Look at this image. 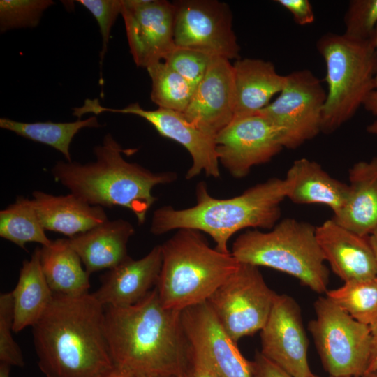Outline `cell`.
I'll return each mask as SVG.
<instances>
[{
  "label": "cell",
  "instance_id": "8fae6325",
  "mask_svg": "<svg viewBox=\"0 0 377 377\" xmlns=\"http://www.w3.org/2000/svg\"><path fill=\"white\" fill-rule=\"evenodd\" d=\"M172 3L176 46L228 60L240 58L227 3L217 0H178Z\"/></svg>",
  "mask_w": 377,
  "mask_h": 377
},
{
  "label": "cell",
  "instance_id": "ab89813d",
  "mask_svg": "<svg viewBox=\"0 0 377 377\" xmlns=\"http://www.w3.org/2000/svg\"><path fill=\"white\" fill-rule=\"evenodd\" d=\"M370 327V355L366 372L377 369V321Z\"/></svg>",
  "mask_w": 377,
  "mask_h": 377
},
{
  "label": "cell",
  "instance_id": "e0dca14e",
  "mask_svg": "<svg viewBox=\"0 0 377 377\" xmlns=\"http://www.w3.org/2000/svg\"><path fill=\"white\" fill-rule=\"evenodd\" d=\"M234 69L230 60L214 57L182 112L187 120L214 138L235 117Z\"/></svg>",
  "mask_w": 377,
  "mask_h": 377
},
{
  "label": "cell",
  "instance_id": "3957f363",
  "mask_svg": "<svg viewBox=\"0 0 377 377\" xmlns=\"http://www.w3.org/2000/svg\"><path fill=\"white\" fill-rule=\"evenodd\" d=\"M124 149L110 133L94 149L95 161L87 163L57 161L51 173L60 183L82 200L92 205L112 208L121 207L135 215L138 223L157 200L153 188L177 179L173 172H152L124 159Z\"/></svg>",
  "mask_w": 377,
  "mask_h": 377
},
{
  "label": "cell",
  "instance_id": "b9f144b4",
  "mask_svg": "<svg viewBox=\"0 0 377 377\" xmlns=\"http://www.w3.org/2000/svg\"><path fill=\"white\" fill-rule=\"evenodd\" d=\"M370 242L371 244L372 248L374 249L376 261H377V227L373 231V232L369 235Z\"/></svg>",
  "mask_w": 377,
  "mask_h": 377
},
{
  "label": "cell",
  "instance_id": "8d00e7d4",
  "mask_svg": "<svg viewBox=\"0 0 377 377\" xmlns=\"http://www.w3.org/2000/svg\"><path fill=\"white\" fill-rule=\"evenodd\" d=\"M252 377H293L257 351L251 361ZM310 377H320L312 375Z\"/></svg>",
  "mask_w": 377,
  "mask_h": 377
},
{
  "label": "cell",
  "instance_id": "836d02e7",
  "mask_svg": "<svg viewBox=\"0 0 377 377\" xmlns=\"http://www.w3.org/2000/svg\"><path fill=\"white\" fill-rule=\"evenodd\" d=\"M13 318L11 293H1L0 295V361L1 363L9 366L23 367L24 361L22 353L12 337Z\"/></svg>",
  "mask_w": 377,
  "mask_h": 377
},
{
  "label": "cell",
  "instance_id": "d590c367",
  "mask_svg": "<svg viewBox=\"0 0 377 377\" xmlns=\"http://www.w3.org/2000/svg\"><path fill=\"white\" fill-rule=\"evenodd\" d=\"M276 2L286 9L294 22L300 26L310 24L315 20L313 8L309 0H277Z\"/></svg>",
  "mask_w": 377,
  "mask_h": 377
},
{
  "label": "cell",
  "instance_id": "f6af8a7d",
  "mask_svg": "<svg viewBox=\"0 0 377 377\" xmlns=\"http://www.w3.org/2000/svg\"><path fill=\"white\" fill-rule=\"evenodd\" d=\"M358 377H377V369L367 371Z\"/></svg>",
  "mask_w": 377,
  "mask_h": 377
},
{
  "label": "cell",
  "instance_id": "2e32d148",
  "mask_svg": "<svg viewBox=\"0 0 377 377\" xmlns=\"http://www.w3.org/2000/svg\"><path fill=\"white\" fill-rule=\"evenodd\" d=\"M261 354L293 377H310L309 340L300 306L286 294H276L260 330Z\"/></svg>",
  "mask_w": 377,
  "mask_h": 377
},
{
  "label": "cell",
  "instance_id": "ffe728a7",
  "mask_svg": "<svg viewBox=\"0 0 377 377\" xmlns=\"http://www.w3.org/2000/svg\"><path fill=\"white\" fill-rule=\"evenodd\" d=\"M134 232L130 222L119 219L108 220L68 239L86 271L91 274L111 269L127 259V244Z\"/></svg>",
  "mask_w": 377,
  "mask_h": 377
},
{
  "label": "cell",
  "instance_id": "d4e9b609",
  "mask_svg": "<svg viewBox=\"0 0 377 377\" xmlns=\"http://www.w3.org/2000/svg\"><path fill=\"white\" fill-rule=\"evenodd\" d=\"M40 247L29 260H24L16 286L11 293L13 304V330L18 332L33 327L44 313L53 297L40 261Z\"/></svg>",
  "mask_w": 377,
  "mask_h": 377
},
{
  "label": "cell",
  "instance_id": "5b68a950",
  "mask_svg": "<svg viewBox=\"0 0 377 377\" xmlns=\"http://www.w3.org/2000/svg\"><path fill=\"white\" fill-rule=\"evenodd\" d=\"M162 266L156 288L163 305L184 309L207 302L237 269L231 252L212 248L202 232L177 230L161 244Z\"/></svg>",
  "mask_w": 377,
  "mask_h": 377
},
{
  "label": "cell",
  "instance_id": "5bb4252c",
  "mask_svg": "<svg viewBox=\"0 0 377 377\" xmlns=\"http://www.w3.org/2000/svg\"><path fill=\"white\" fill-rule=\"evenodd\" d=\"M181 318L192 352L217 377H252L251 361L242 355L207 302L184 309Z\"/></svg>",
  "mask_w": 377,
  "mask_h": 377
},
{
  "label": "cell",
  "instance_id": "4dcf8cb0",
  "mask_svg": "<svg viewBox=\"0 0 377 377\" xmlns=\"http://www.w3.org/2000/svg\"><path fill=\"white\" fill-rule=\"evenodd\" d=\"M52 0H1L0 31L36 27Z\"/></svg>",
  "mask_w": 377,
  "mask_h": 377
},
{
  "label": "cell",
  "instance_id": "ba28073f",
  "mask_svg": "<svg viewBox=\"0 0 377 377\" xmlns=\"http://www.w3.org/2000/svg\"><path fill=\"white\" fill-rule=\"evenodd\" d=\"M309 323L324 369L332 377H358L367 371L370 327L353 318L327 296L314 302Z\"/></svg>",
  "mask_w": 377,
  "mask_h": 377
},
{
  "label": "cell",
  "instance_id": "74e56055",
  "mask_svg": "<svg viewBox=\"0 0 377 377\" xmlns=\"http://www.w3.org/2000/svg\"><path fill=\"white\" fill-rule=\"evenodd\" d=\"M177 377H217L196 357L191 349L190 360L185 370Z\"/></svg>",
  "mask_w": 377,
  "mask_h": 377
},
{
  "label": "cell",
  "instance_id": "ac0fdd59",
  "mask_svg": "<svg viewBox=\"0 0 377 377\" xmlns=\"http://www.w3.org/2000/svg\"><path fill=\"white\" fill-rule=\"evenodd\" d=\"M316 236L325 261L344 283L377 277L369 236L355 233L333 219L316 227Z\"/></svg>",
  "mask_w": 377,
  "mask_h": 377
},
{
  "label": "cell",
  "instance_id": "f1b7e54d",
  "mask_svg": "<svg viewBox=\"0 0 377 377\" xmlns=\"http://www.w3.org/2000/svg\"><path fill=\"white\" fill-rule=\"evenodd\" d=\"M325 294L357 322L371 327L377 321V277L345 282Z\"/></svg>",
  "mask_w": 377,
  "mask_h": 377
},
{
  "label": "cell",
  "instance_id": "e575fe53",
  "mask_svg": "<svg viewBox=\"0 0 377 377\" xmlns=\"http://www.w3.org/2000/svg\"><path fill=\"white\" fill-rule=\"evenodd\" d=\"M96 19L102 38L100 52V83L103 84L102 65L108 50L111 29L121 13L122 0H77Z\"/></svg>",
  "mask_w": 377,
  "mask_h": 377
},
{
  "label": "cell",
  "instance_id": "f546056e",
  "mask_svg": "<svg viewBox=\"0 0 377 377\" xmlns=\"http://www.w3.org/2000/svg\"><path fill=\"white\" fill-rule=\"evenodd\" d=\"M151 80V99L158 108L183 112L195 89L165 61L147 68Z\"/></svg>",
  "mask_w": 377,
  "mask_h": 377
},
{
  "label": "cell",
  "instance_id": "f35d334b",
  "mask_svg": "<svg viewBox=\"0 0 377 377\" xmlns=\"http://www.w3.org/2000/svg\"><path fill=\"white\" fill-rule=\"evenodd\" d=\"M363 106L368 112L376 117V120L367 126L369 133L377 135V89L373 90L366 98Z\"/></svg>",
  "mask_w": 377,
  "mask_h": 377
},
{
  "label": "cell",
  "instance_id": "603a6c76",
  "mask_svg": "<svg viewBox=\"0 0 377 377\" xmlns=\"http://www.w3.org/2000/svg\"><path fill=\"white\" fill-rule=\"evenodd\" d=\"M235 87V117L258 113L285 86L286 76L261 59L244 58L232 64Z\"/></svg>",
  "mask_w": 377,
  "mask_h": 377
},
{
  "label": "cell",
  "instance_id": "7c38bea8",
  "mask_svg": "<svg viewBox=\"0 0 377 377\" xmlns=\"http://www.w3.org/2000/svg\"><path fill=\"white\" fill-rule=\"evenodd\" d=\"M105 112L138 116L152 125L159 135L182 145L192 158V164L186 174L187 179L202 172L207 177H220L214 138L198 129L182 112L161 108L145 110L138 103H131L121 109L110 108L101 105L97 98H87L81 107L73 109V115L80 119L85 114L98 115Z\"/></svg>",
  "mask_w": 377,
  "mask_h": 377
},
{
  "label": "cell",
  "instance_id": "9a60e30c",
  "mask_svg": "<svg viewBox=\"0 0 377 377\" xmlns=\"http://www.w3.org/2000/svg\"><path fill=\"white\" fill-rule=\"evenodd\" d=\"M130 52L147 68L175 47V7L165 0H122L121 13Z\"/></svg>",
  "mask_w": 377,
  "mask_h": 377
},
{
  "label": "cell",
  "instance_id": "7dc6e473",
  "mask_svg": "<svg viewBox=\"0 0 377 377\" xmlns=\"http://www.w3.org/2000/svg\"><path fill=\"white\" fill-rule=\"evenodd\" d=\"M330 377H332V376H330Z\"/></svg>",
  "mask_w": 377,
  "mask_h": 377
},
{
  "label": "cell",
  "instance_id": "d6a6232c",
  "mask_svg": "<svg viewBox=\"0 0 377 377\" xmlns=\"http://www.w3.org/2000/svg\"><path fill=\"white\" fill-rule=\"evenodd\" d=\"M213 57L198 50L176 46L163 60L195 89Z\"/></svg>",
  "mask_w": 377,
  "mask_h": 377
},
{
  "label": "cell",
  "instance_id": "60d3db41",
  "mask_svg": "<svg viewBox=\"0 0 377 377\" xmlns=\"http://www.w3.org/2000/svg\"><path fill=\"white\" fill-rule=\"evenodd\" d=\"M105 377H135V376L123 370L114 368Z\"/></svg>",
  "mask_w": 377,
  "mask_h": 377
},
{
  "label": "cell",
  "instance_id": "52a82bcc",
  "mask_svg": "<svg viewBox=\"0 0 377 377\" xmlns=\"http://www.w3.org/2000/svg\"><path fill=\"white\" fill-rule=\"evenodd\" d=\"M326 68L327 91L321 132L330 134L350 119L376 89V54L371 43L328 32L316 42Z\"/></svg>",
  "mask_w": 377,
  "mask_h": 377
},
{
  "label": "cell",
  "instance_id": "7a4b0ae2",
  "mask_svg": "<svg viewBox=\"0 0 377 377\" xmlns=\"http://www.w3.org/2000/svg\"><path fill=\"white\" fill-rule=\"evenodd\" d=\"M32 327L38 367L47 377H105L114 368L105 307L93 294L54 293Z\"/></svg>",
  "mask_w": 377,
  "mask_h": 377
},
{
  "label": "cell",
  "instance_id": "277c9868",
  "mask_svg": "<svg viewBox=\"0 0 377 377\" xmlns=\"http://www.w3.org/2000/svg\"><path fill=\"white\" fill-rule=\"evenodd\" d=\"M286 193L285 179L277 177L230 198H214L201 182L196 186L194 206L179 209L167 205L156 209L150 231L160 235L182 228L196 230L209 235L218 251L230 253L228 242L237 232L249 228L272 229L278 223Z\"/></svg>",
  "mask_w": 377,
  "mask_h": 377
},
{
  "label": "cell",
  "instance_id": "9c48e42d",
  "mask_svg": "<svg viewBox=\"0 0 377 377\" xmlns=\"http://www.w3.org/2000/svg\"><path fill=\"white\" fill-rule=\"evenodd\" d=\"M276 295L258 267L239 263L207 302L220 324L237 343L241 338L263 329Z\"/></svg>",
  "mask_w": 377,
  "mask_h": 377
},
{
  "label": "cell",
  "instance_id": "bcb514c9",
  "mask_svg": "<svg viewBox=\"0 0 377 377\" xmlns=\"http://www.w3.org/2000/svg\"><path fill=\"white\" fill-rule=\"evenodd\" d=\"M135 377H172V376H163V375H143V376H138Z\"/></svg>",
  "mask_w": 377,
  "mask_h": 377
},
{
  "label": "cell",
  "instance_id": "83f0119b",
  "mask_svg": "<svg viewBox=\"0 0 377 377\" xmlns=\"http://www.w3.org/2000/svg\"><path fill=\"white\" fill-rule=\"evenodd\" d=\"M0 236L26 249L29 242L46 246L52 242L45 234L31 199L18 196L0 212Z\"/></svg>",
  "mask_w": 377,
  "mask_h": 377
},
{
  "label": "cell",
  "instance_id": "d6986e66",
  "mask_svg": "<svg viewBox=\"0 0 377 377\" xmlns=\"http://www.w3.org/2000/svg\"><path fill=\"white\" fill-rule=\"evenodd\" d=\"M162 260L161 244L140 259L129 256L101 276V286L92 294L104 307L133 305L156 287Z\"/></svg>",
  "mask_w": 377,
  "mask_h": 377
},
{
  "label": "cell",
  "instance_id": "ee69618b",
  "mask_svg": "<svg viewBox=\"0 0 377 377\" xmlns=\"http://www.w3.org/2000/svg\"><path fill=\"white\" fill-rule=\"evenodd\" d=\"M371 43L374 47V50L376 54V57H377V27L375 29L374 36L371 39ZM375 84H376V89H377V70H376V74Z\"/></svg>",
  "mask_w": 377,
  "mask_h": 377
},
{
  "label": "cell",
  "instance_id": "44dd1931",
  "mask_svg": "<svg viewBox=\"0 0 377 377\" xmlns=\"http://www.w3.org/2000/svg\"><path fill=\"white\" fill-rule=\"evenodd\" d=\"M286 198L297 205L318 204L338 214L345 206L348 184L329 175L317 162L306 158L294 161L284 179Z\"/></svg>",
  "mask_w": 377,
  "mask_h": 377
},
{
  "label": "cell",
  "instance_id": "484cf974",
  "mask_svg": "<svg viewBox=\"0 0 377 377\" xmlns=\"http://www.w3.org/2000/svg\"><path fill=\"white\" fill-rule=\"evenodd\" d=\"M40 261L53 293L72 297L89 293L90 274L82 267V260L68 239H57L42 246Z\"/></svg>",
  "mask_w": 377,
  "mask_h": 377
},
{
  "label": "cell",
  "instance_id": "30bf717a",
  "mask_svg": "<svg viewBox=\"0 0 377 377\" xmlns=\"http://www.w3.org/2000/svg\"><path fill=\"white\" fill-rule=\"evenodd\" d=\"M286 76L277 98L258 113L277 128L283 148L295 149L321 132L326 91L309 69Z\"/></svg>",
  "mask_w": 377,
  "mask_h": 377
},
{
  "label": "cell",
  "instance_id": "cb8c5ba5",
  "mask_svg": "<svg viewBox=\"0 0 377 377\" xmlns=\"http://www.w3.org/2000/svg\"><path fill=\"white\" fill-rule=\"evenodd\" d=\"M348 179L346 203L332 219L355 233L369 236L377 227V156L355 163Z\"/></svg>",
  "mask_w": 377,
  "mask_h": 377
},
{
  "label": "cell",
  "instance_id": "4fadbf2b",
  "mask_svg": "<svg viewBox=\"0 0 377 377\" xmlns=\"http://www.w3.org/2000/svg\"><path fill=\"white\" fill-rule=\"evenodd\" d=\"M214 142L219 163L238 179L283 149L279 131L260 113L234 118L214 137Z\"/></svg>",
  "mask_w": 377,
  "mask_h": 377
},
{
  "label": "cell",
  "instance_id": "6da1fadb",
  "mask_svg": "<svg viewBox=\"0 0 377 377\" xmlns=\"http://www.w3.org/2000/svg\"><path fill=\"white\" fill-rule=\"evenodd\" d=\"M181 312L165 307L156 287L133 305L105 307V331L114 368L135 376H179L191 355Z\"/></svg>",
  "mask_w": 377,
  "mask_h": 377
},
{
  "label": "cell",
  "instance_id": "8992f818",
  "mask_svg": "<svg viewBox=\"0 0 377 377\" xmlns=\"http://www.w3.org/2000/svg\"><path fill=\"white\" fill-rule=\"evenodd\" d=\"M231 253L239 263L291 275L317 293L327 291L329 271L316 227L308 222L286 218L268 232L248 230L235 239Z\"/></svg>",
  "mask_w": 377,
  "mask_h": 377
},
{
  "label": "cell",
  "instance_id": "1f68e13d",
  "mask_svg": "<svg viewBox=\"0 0 377 377\" xmlns=\"http://www.w3.org/2000/svg\"><path fill=\"white\" fill-rule=\"evenodd\" d=\"M343 34L349 38L371 40L377 27V0H351L344 14Z\"/></svg>",
  "mask_w": 377,
  "mask_h": 377
},
{
  "label": "cell",
  "instance_id": "7bdbcfd3",
  "mask_svg": "<svg viewBox=\"0 0 377 377\" xmlns=\"http://www.w3.org/2000/svg\"><path fill=\"white\" fill-rule=\"evenodd\" d=\"M10 367L8 364L0 363V377H10Z\"/></svg>",
  "mask_w": 377,
  "mask_h": 377
},
{
  "label": "cell",
  "instance_id": "4316f807",
  "mask_svg": "<svg viewBox=\"0 0 377 377\" xmlns=\"http://www.w3.org/2000/svg\"><path fill=\"white\" fill-rule=\"evenodd\" d=\"M96 117L86 119H77L71 122L37 121L27 123L8 118L0 119V127L12 131L19 136L34 142L49 145L64 156L66 161L71 162L70 146L73 138L82 128L101 127Z\"/></svg>",
  "mask_w": 377,
  "mask_h": 377
},
{
  "label": "cell",
  "instance_id": "7402d4cb",
  "mask_svg": "<svg viewBox=\"0 0 377 377\" xmlns=\"http://www.w3.org/2000/svg\"><path fill=\"white\" fill-rule=\"evenodd\" d=\"M31 200L43 228L69 238L108 220L103 207L92 206L71 193L54 195L35 191Z\"/></svg>",
  "mask_w": 377,
  "mask_h": 377
}]
</instances>
